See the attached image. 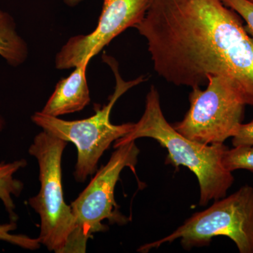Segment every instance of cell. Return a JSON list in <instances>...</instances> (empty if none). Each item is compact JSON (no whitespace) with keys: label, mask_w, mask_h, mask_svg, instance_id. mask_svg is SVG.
I'll use <instances>...</instances> for the list:
<instances>
[{"label":"cell","mask_w":253,"mask_h":253,"mask_svg":"<svg viewBox=\"0 0 253 253\" xmlns=\"http://www.w3.org/2000/svg\"><path fill=\"white\" fill-rule=\"evenodd\" d=\"M4 120L2 119V118L0 116V131L2 130L3 128H4Z\"/></svg>","instance_id":"obj_17"},{"label":"cell","mask_w":253,"mask_h":253,"mask_svg":"<svg viewBox=\"0 0 253 253\" xmlns=\"http://www.w3.org/2000/svg\"><path fill=\"white\" fill-rule=\"evenodd\" d=\"M139 153L135 141L116 148L109 162L96 172L85 189L71 204L80 236L86 244L92 234L108 230V226L102 224L105 219L120 225L129 221L118 211L115 187L124 168H129L135 172Z\"/></svg>","instance_id":"obj_7"},{"label":"cell","mask_w":253,"mask_h":253,"mask_svg":"<svg viewBox=\"0 0 253 253\" xmlns=\"http://www.w3.org/2000/svg\"><path fill=\"white\" fill-rule=\"evenodd\" d=\"M207 85L205 90L193 88L189 110L174 128L201 144H224L235 135L244 120L246 104L230 82L222 76H209Z\"/></svg>","instance_id":"obj_6"},{"label":"cell","mask_w":253,"mask_h":253,"mask_svg":"<svg viewBox=\"0 0 253 253\" xmlns=\"http://www.w3.org/2000/svg\"><path fill=\"white\" fill-rule=\"evenodd\" d=\"M232 138L234 147L239 146H253V121L246 124L241 123L235 135Z\"/></svg>","instance_id":"obj_15"},{"label":"cell","mask_w":253,"mask_h":253,"mask_svg":"<svg viewBox=\"0 0 253 253\" xmlns=\"http://www.w3.org/2000/svg\"><path fill=\"white\" fill-rule=\"evenodd\" d=\"M243 23L221 0H154L134 28L165 81L193 89L222 76L253 106V38Z\"/></svg>","instance_id":"obj_1"},{"label":"cell","mask_w":253,"mask_h":253,"mask_svg":"<svg viewBox=\"0 0 253 253\" xmlns=\"http://www.w3.org/2000/svg\"><path fill=\"white\" fill-rule=\"evenodd\" d=\"M85 61L75 67L68 78L61 80L41 112L59 117L63 115L81 111L90 103V94L86 78Z\"/></svg>","instance_id":"obj_9"},{"label":"cell","mask_w":253,"mask_h":253,"mask_svg":"<svg viewBox=\"0 0 253 253\" xmlns=\"http://www.w3.org/2000/svg\"><path fill=\"white\" fill-rule=\"evenodd\" d=\"M222 163L229 172L244 169L253 172V145L235 146L231 149L228 148L223 156Z\"/></svg>","instance_id":"obj_12"},{"label":"cell","mask_w":253,"mask_h":253,"mask_svg":"<svg viewBox=\"0 0 253 253\" xmlns=\"http://www.w3.org/2000/svg\"><path fill=\"white\" fill-rule=\"evenodd\" d=\"M67 145L44 130L34 138L28 152L38 161L41 186L28 203L41 217V244L56 253H85L72 208L63 197L61 162Z\"/></svg>","instance_id":"obj_3"},{"label":"cell","mask_w":253,"mask_h":253,"mask_svg":"<svg viewBox=\"0 0 253 253\" xmlns=\"http://www.w3.org/2000/svg\"><path fill=\"white\" fill-rule=\"evenodd\" d=\"M17 228L16 221H11L7 224H0V241H6L22 249L35 251L41 247L39 239H32L23 234H11V231Z\"/></svg>","instance_id":"obj_13"},{"label":"cell","mask_w":253,"mask_h":253,"mask_svg":"<svg viewBox=\"0 0 253 253\" xmlns=\"http://www.w3.org/2000/svg\"><path fill=\"white\" fill-rule=\"evenodd\" d=\"M228 7L236 11L246 23V31L253 38V2L249 0H221Z\"/></svg>","instance_id":"obj_14"},{"label":"cell","mask_w":253,"mask_h":253,"mask_svg":"<svg viewBox=\"0 0 253 253\" xmlns=\"http://www.w3.org/2000/svg\"><path fill=\"white\" fill-rule=\"evenodd\" d=\"M154 0H104L97 26L88 35L73 36L56 55L58 70L90 61L126 28L142 21Z\"/></svg>","instance_id":"obj_8"},{"label":"cell","mask_w":253,"mask_h":253,"mask_svg":"<svg viewBox=\"0 0 253 253\" xmlns=\"http://www.w3.org/2000/svg\"><path fill=\"white\" fill-rule=\"evenodd\" d=\"M27 164L25 159L11 163H0V200L4 204L11 221H16L18 219L13 196L18 197L24 187L22 181L16 179L14 174L21 168L26 167Z\"/></svg>","instance_id":"obj_11"},{"label":"cell","mask_w":253,"mask_h":253,"mask_svg":"<svg viewBox=\"0 0 253 253\" xmlns=\"http://www.w3.org/2000/svg\"><path fill=\"white\" fill-rule=\"evenodd\" d=\"M103 59L107 63L114 73L116 85L109 101L103 107L96 108L94 116L68 121L58 117L37 112L32 116V121L42 129L59 139L72 142L77 148L78 158L74 176L78 182H84L88 176L97 170L98 163L105 151L113 142L126 136L132 129L134 123L113 125L110 121V114L118 99L133 86L146 81L140 76L131 81L121 78L116 60L104 55Z\"/></svg>","instance_id":"obj_4"},{"label":"cell","mask_w":253,"mask_h":253,"mask_svg":"<svg viewBox=\"0 0 253 253\" xmlns=\"http://www.w3.org/2000/svg\"><path fill=\"white\" fill-rule=\"evenodd\" d=\"M226 236L241 253H253V187L246 185L234 194L217 200L211 207L186 219L170 235L141 246L149 252L166 243L180 240L184 249L209 246L214 237Z\"/></svg>","instance_id":"obj_5"},{"label":"cell","mask_w":253,"mask_h":253,"mask_svg":"<svg viewBox=\"0 0 253 253\" xmlns=\"http://www.w3.org/2000/svg\"><path fill=\"white\" fill-rule=\"evenodd\" d=\"M0 56L11 66H20L27 59V43L16 31L14 18L5 11H0Z\"/></svg>","instance_id":"obj_10"},{"label":"cell","mask_w":253,"mask_h":253,"mask_svg":"<svg viewBox=\"0 0 253 253\" xmlns=\"http://www.w3.org/2000/svg\"><path fill=\"white\" fill-rule=\"evenodd\" d=\"M83 0H63L65 4L69 6H75L81 3Z\"/></svg>","instance_id":"obj_16"},{"label":"cell","mask_w":253,"mask_h":253,"mask_svg":"<svg viewBox=\"0 0 253 253\" xmlns=\"http://www.w3.org/2000/svg\"><path fill=\"white\" fill-rule=\"evenodd\" d=\"M144 137L152 138L168 150L167 164L175 168L184 166L196 174L201 191L200 206H206L211 200L217 201L225 197L234 184L232 172L228 171L222 163L227 146L224 144H201L178 132L165 118L159 93L154 85L151 86L146 96L141 119L134 123L128 134L115 141L113 148Z\"/></svg>","instance_id":"obj_2"},{"label":"cell","mask_w":253,"mask_h":253,"mask_svg":"<svg viewBox=\"0 0 253 253\" xmlns=\"http://www.w3.org/2000/svg\"><path fill=\"white\" fill-rule=\"evenodd\" d=\"M249 1H252V2H253V0H249Z\"/></svg>","instance_id":"obj_18"}]
</instances>
